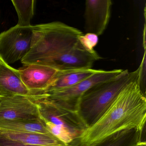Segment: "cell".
<instances>
[{
	"instance_id": "d6986e66",
	"label": "cell",
	"mask_w": 146,
	"mask_h": 146,
	"mask_svg": "<svg viewBox=\"0 0 146 146\" xmlns=\"http://www.w3.org/2000/svg\"><path fill=\"white\" fill-rule=\"evenodd\" d=\"M144 49L143 58L141 62V64L138 69V74L137 76V81L138 86L143 94L146 96V46H144Z\"/></svg>"
},
{
	"instance_id": "9a60e30c",
	"label": "cell",
	"mask_w": 146,
	"mask_h": 146,
	"mask_svg": "<svg viewBox=\"0 0 146 146\" xmlns=\"http://www.w3.org/2000/svg\"><path fill=\"white\" fill-rule=\"evenodd\" d=\"M0 129L13 131L31 132L40 134H51L44 121L25 119H0Z\"/></svg>"
},
{
	"instance_id": "4fadbf2b",
	"label": "cell",
	"mask_w": 146,
	"mask_h": 146,
	"mask_svg": "<svg viewBox=\"0 0 146 146\" xmlns=\"http://www.w3.org/2000/svg\"><path fill=\"white\" fill-rule=\"evenodd\" d=\"M98 71L93 69L57 71L47 88L40 93L71 87L93 76Z\"/></svg>"
},
{
	"instance_id": "e0dca14e",
	"label": "cell",
	"mask_w": 146,
	"mask_h": 146,
	"mask_svg": "<svg viewBox=\"0 0 146 146\" xmlns=\"http://www.w3.org/2000/svg\"><path fill=\"white\" fill-rule=\"evenodd\" d=\"M49 133L65 144H70L75 139L66 129L49 122H44Z\"/></svg>"
},
{
	"instance_id": "8fae6325",
	"label": "cell",
	"mask_w": 146,
	"mask_h": 146,
	"mask_svg": "<svg viewBox=\"0 0 146 146\" xmlns=\"http://www.w3.org/2000/svg\"><path fill=\"white\" fill-rule=\"evenodd\" d=\"M31 95L21 80L19 70L10 66L0 57V96Z\"/></svg>"
},
{
	"instance_id": "2e32d148",
	"label": "cell",
	"mask_w": 146,
	"mask_h": 146,
	"mask_svg": "<svg viewBox=\"0 0 146 146\" xmlns=\"http://www.w3.org/2000/svg\"><path fill=\"white\" fill-rule=\"evenodd\" d=\"M18 17L17 25L21 27L31 26V21L34 14L35 1L34 0H12Z\"/></svg>"
},
{
	"instance_id": "5b68a950",
	"label": "cell",
	"mask_w": 146,
	"mask_h": 146,
	"mask_svg": "<svg viewBox=\"0 0 146 146\" xmlns=\"http://www.w3.org/2000/svg\"><path fill=\"white\" fill-rule=\"evenodd\" d=\"M123 70H98L94 74L77 84L66 88L38 93L41 96L66 108L77 111V105L82 95L94 85L108 81L117 76Z\"/></svg>"
},
{
	"instance_id": "ba28073f",
	"label": "cell",
	"mask_w": 146,
	"mask_h": 146,
	"mask_svg": "<svg viewBox=\"0 0 146 146\" xmlns=\"http://www.w3.org/2000/svg\"><path fill=\"white\" fill-rule=\"evenodd\" d=\"M111 0H87L84 12V29L86 33L102 35L111 17Z\"/></svg>"
},
{
	"instance_id": "30bf717a",
	"label": "cell",
	"mask_w": 146,
	"mask_h": 146,
	"mask_svg": "<svg viewBox=\"0 0 146 146\" xmlns=\"http://www.w3.org/2000/svg\"><path fill=\"white\" fill-rule=\"evenodd\" d=\"M25 66L19 70L22 82L31 93V96L44 91L58 71L48 66L36 64Z\"/></svg>"
},
{
	"instance_id": "7c38bea8",
	"label": "cell",
	"mask_w": 146,
	"mask_h": 146,
	"mask_svg": "<svg viewBox=\"0 0 146 146\" xmlns=\"http://www.w3.org/2000/svg\"><path fill=\"white\" fill-rule=\"evenodd\" d=\"M0 137L28 145L42 146L66 145L51 134L13 131L0 129Z\"/></svg>"
},
{
	"instance_id": "44dd1931",
	"label": "cell",
	"mask_w": 146,
	"mask_h": 146,
	"mask_svg": "<svg viewBox=\"0 0 146 146\" xmlns=\"http://www.w3.org/2000/svg\"><path fill=\"white\" fill-rule=\"evenodd\" d=\"M72 146H86L84 144L81 143V142L79 141V139L75 140L72 143Z\"/></svg>"
},
{
	"instance_id": "277c9868",
	"label": "cell",
	"mask_w": 146,
	"mask_h": 146,
	"mask_svg": "<svg viewBox=\"0 0 146 146\" xmlns=\"http://www.w3.org/2000/svg\"><path fill=\"white\" fill-rule=\"evenodd\" d=\"M38 106L40 118L62 126L71 133L75 140L79 139L88 127L77 111L66 108L40 96H30Z\"/></svg>"
},
{
	"instance_id": "6da1fadb",
	"label": "cell",
	"mask_w": 146,
	"mask_h": 146,
	"mask_svg": "<svg viewBox=\"0 0 146 146\" xmlns=\"http://www.w3.org/2000/svg\"><path fill=\"white\" fill-rule=\"evenodd\" d=\"M137 78L121 90L100 118L86 129L79 138L81 143L90 146L123 130L144 129L146 119V96L138 86Z\"/></svg>"
},
{
	"instance_id": "ac0fdd59",
	"label": "cell",
	"mask_w": 146,
	"mask_h": 146,
	"mask_svg": "<svg viewBox=\"0 0 146 146\" xmlns=\"http://www.w3.org/2000/svg\"><path fill=\"white\" fill-rule=\"evenodd\" d=\"M78 40L86 51L94 55L98 54L94 49L99 41L98 36L91 33L83 34L78 37Z\"/></svg>"
},
{
	"instance_id": "7a4b0ae2",
	"label": "cell",
	"mask_w": 146,
	"mask_h": 146,
	"mask_svg": "<svg viewBox=\"0 0 146 146\" xmlns=\"http://www.w3.org/2000/svg\"><path fill=\"white\" fill-rule=\"evenodd\" d=\"M83 34L60 22L34 25L30 49L21 62L25 66L32 64L45 66L78 46L80 43L78 37Z\"/></svg>"
},
{
	"instance_id": "8992f818",
	"label": "cell",
	"mask_w": 146,
	"mask_h": 146,
	"mask_svg": "<svg viewBox=\"0 0 146 146\" xmlns=\"http://www.w3.org/2000/svg\"><path fill=\"white\" fill-rule=\"evenodd\" d=\"M33 26L16 25L0 34V57L7 64L23 59L31 46Z\"/></svg>"
},
{
	"instance_id": "52a82bcc",
	"label": "cell",
	"mask_w": 146,
	"mask_h": 146,
	"mask_svg": "<svg viewBox=\"0 0 146 146\" xmlns=\"http://www.w3.org/2000/svg\"><path fill=\"white\" fill-rule=\"evenodd\" d=\"M38 106L30 96H0V119H40Z\"/></svg>"
},
{
	"instance_id": "ffe728a7",
	"label": "cell",
	"mask_w": 146,
	"mask_h": 146,
	"mask_svg": "<svg viewBox=\"0 0 146 146\" xmlns=\"http://www.w3.org/2000/svg\"><path fill=\"white\" fill-rule=\"evenodd\" d=\"M72 143L70 144L65 145L64 146H72ZM0 146H42L38 145H28V144H23L20 143L13 141L8 139L0 137Z\"/></svg>"
},
{
	"instance_id": "3957f363",
	"label": "cell",
	"mask_w": 146,
	"mask_h": 146,
	"mask_svg": "<svg viewBox=\"0 0 146 146\" xmlns=\"http://www.w3.org/2000/svg\"><path fill=\"white\" fill-rule=\"evenodd\" d=\"M138 69L132 72L123 70L117 76L97 84L79 98L77 112L88 128L95 123L106 111L119 92L137 77Z\"/></svg>"
},
{
	"instance_id": "5bb4252c",
	"label": "cell",
	"mask_w": 146,
	"mask_h": 146,
	"mask_svg": "<svg viewBox=\"0 0 146 146\" xmlns=\"http://www.w3.org/2000/svg\"><path fill=\"white\" fill-rule=\"evenodd\" d=\"M143 129L123 130L110 135L90 146H145L146 141L143 139Z\"/></svg>"
},
{
	"instance_id": "9c48e42d",
	"label": "cell",
	"mask_w": 146,
	"mask_h": 146,
	"mask_svg": "<svg viewBox=\"0 0 146 146\" xmlns=\"http://www.w3.org/2000/svg\"><path fill=\"white\" fill-rule=\"evenodd\" d=\"M101 59L99 54L94 55L86 51L80 43L72 49L53 59L45 66L58 71L92 69L94 62Z\"/></svg>"
}]
</instances>
